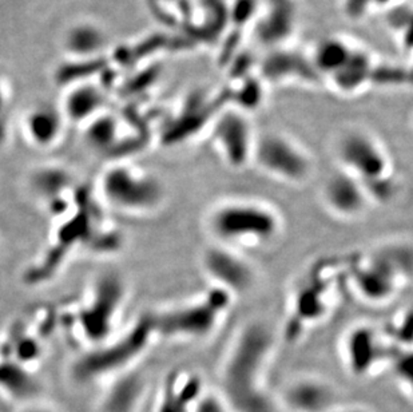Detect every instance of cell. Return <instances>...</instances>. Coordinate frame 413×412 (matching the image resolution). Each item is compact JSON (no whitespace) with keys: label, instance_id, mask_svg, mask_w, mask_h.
I'll return each mask as SVG.
<instances>
[{"label":"cell","instance_id":"cell-3","mask_svg":"<svg viewBox=\"0 0 413 412\" xmlns=\"http://www.w3.org/2000/svg\"><path fill=\"white\" fill-rule=\"evenodd\" d=\"M339 169L361 182L373 204L390 200L396 173L388 149L376 135L360 127L348 129L334 142Z\"/></svg>","mask_w":413,"mask_h":412},{"label":"cell","instance_id":"cell-11","mask_svg":"<svg viewBox=\"0 0 413 412\" xmlns=\"http://www.w3.org/2000/svg\"><path fill=\"white\" fill-rule=\"evenodd\" d=\"M210 137L213 147L225 165L236 170L251 165L257 134L242 111H222L213 121Z\"/></svg>","mask_w":413,"mask_h":412},{"label":"cell","instance_id":"cell-19","mask_svg":"<svg viewBox=\"0 0 413 412\" xmlns=\"http://www.w3.org/2000/svg\"><path fill=\"white\" fill-rule=\"evenodd\" d=\"M372 74V59L363 50H352L343 66L333 74L331 81L339 91L353 94L369 82Z\"/></svg>","mask_w":413,"mask_h":412},{"label":"cell","instance_id":"cell-12","mask_svg":"<svg viewBox=\"0 0 413 412\" xmlns=\"http://www.w3.org/2000/svg\"><path fill=\"white\" fill-rule=\"evenodd\" d=\"M397 350L384 338L381 329L369 324L348 329L341 341L344 363L354 376L369 375L380 365L390 363Z\"/></svg>","mask_w":413,"mask_h":412},{"label":"cell","instance_id":"cell-16","mask_svg":"<svg viewBox=\"0 0 413 412\" xmlns=\"http://www.w3.org/2000/svg\"><path fill=\"white\" fill-rule=\"evenodd\" d=\"M145 391V380L134 370L113 377L102 403L103 412H134Z\"/></svg>","mask_w":413,"mask_h":412},{"label":"cell","instance_id":"cell-15","mask_svg":"<svg viewBox=\"0 0 413 412\" xmlns=\"http://www.w3.org/2000/svg\"><path fill=\"white\" fill-rule=\"evenodd\" d=\"M64 117L62 110L51 106H36L30 110L23 121V132L31 145L48 149L60 141Z\"/></svg>","mask_w":413,"mask_h":412},{"label":"cell","instance_id":"cell-14","mask_svg":"<svg viewBox=\"0 0 413 412\" xmlns=\"http://www.w3.org/2000/svg\"><path fill=\"white\" fill-rule=\"evenodd\" d=\"M337 400L336 389L319 377H298L283 388V404L293 412H331Z\"/></svg>","mask_w":413,"mask_h":412},{"label":"cell","instance_id":"cell-4","mask_svg":"<svg viewBox=\"0 0 413 412\" xmlns=\"http://www.w3.org/2000/svg\"><path fill=\"white\" fill-rule=\"evenodd\" d=\"M411 270V245L390 243L354 260L346 275L351 288L363 302L384 305L392 302L409 282Z\"/></svg>","mask_w":413,"mask_h":412},{"label":"cell","instance_id":"cell-24","mask_svg":"<svg viewBox=\"0 0 413 412\" xmlns=\"http://www.w3.org/2000/svg\"><path fill=\"white\" fill-rule=\"evenodd\" d=\"M23 412H57L48 407H45V406H30L27 407Z\"/></svg>","mask_w":413,"mask_h":412},{"label":"cell","instance_id":"cell-1","mask_svg":"<svg viewBox=\"0 0 413 412\" xmlns=\"http://www.w3.org/2000/svg\"><path fill=\"white\" fill-rule=\"evenodd\" d=\"M277 347L272 326L249 320L238 328L220 367V388L225 404L234 412H274L266 374Z\"/></svg>","mask_w":413,"mask_h":412},{"label":"cell","instance_id":"cell-6","mask_svg":"<svg viewBox=\"0 0 413 412\" xmlns=\"http://www.w3.org/2000/svg\"><path fill=\"white\" fill-rule=\"evenodd\" d=\"M157 341L150 312H146L120 335L90 348L74 365V377L79 383H91L130 371Z\"/></svg>","mask_w":413,"mask_h":412},{"label":"cell","instance_id":"cell-2","mask_svg":"<svg viewBox=\"0 0 413 412\" xmlns=\"http://www.w3.org/2000/svg\"><path fill=\"white\" fill-rule=\"evenodd\" d=\"M213 243L238 251L272 245L283 231V214L259 200H226L213 206L205 219Z\"/></svg>","mask_w":413,"mask_h":412},{"label":"cell","instance_id":"cell-9","mask_svg":"<svg viewBox=\"0 0 413 412\" xmlns=\"http://www.w3.org/2000/svg\"><path fill=\"white\" fill-rule=\"evenodd\" d=\"M251 164L273 180L293 186L307 183L315 171L307 149L280 132L257 134Z\"/></svg>","mask_w":413,"mask_h":412},{"label":"cell","instance_id":"cell-22","mask_svg":"<svg viewBox=\"0 0 413 412\" xmlns=\"http://www.w3.org/2000/svg\"><path fill=\"white\" fill-rule=\"evenodd\" d=\"M384 338L390 341L392 345L411 350L412 345V311L411 308L402 309L400 314H396L395 317L387 324V328L381 329Z\"/></svg>","mask_w":413,"mask_h":412},{"label":"cell","instance_id":"cell-20","mask_svg":"<svg viewBox=\"0 0 413 412\" xmlns=\"http://www.w3.org/2000/svg\"><path fill=\"white\" fill-rule=\"evenodd\" d=\"M103 101L96 88L84 87L82 90H74L64 102L63 117L74 122H84L95 118V114L101 110Z\"/></svg>","mask_w":413,"mask_h":412},{"label":"cell","instance_id":"cell-10","mask_svg":"<svg viewBox=\"0 0 413 412\" xmlns=\"http://www.w3.org/2000/svg\"><path fill=\"white\" fill-rule=\"evenodd\" d=\"M200 267L210 288L233 300L250 293L259 281L257 268L248 256L222 244L212 243L202 251Z\"/></svg>","mask_w":413,"mask_h":412},{"label":"cell","instance_id":"cell-5","mask_svg":"<svg viewBox=\"0 0 413 412\" xmlns=\"http://www.w3.org/2000/svg\"><path fill=\"white\" fill-rule=\"evenodd\" d=\"M95 197L103 207L126 216H149L165 205L167 188L155 173L117 162L101 173Z\"/></svg>","mask_w":413,"mask_h":412},{"label":"cell","instance_id":"cell-7","mask_svg":"<svg viewBox=\"0 0 413 412\" xmlns=\"http://www.w3.org/2000/svg\"><path fill=\"white\" fill-rule=\"evenodd\" d=\"M233 302L229 294L209 287L198 297L150 311L157 339L179 343L208 339L222 324Z\"/></svg>","mask_w":413,"mask_h":412},{"label":"cell","instance_id":"cell-13","mask_svg":"<svg viewBox=\"0 0 413 412\" xmlns=\"http://www.w3.org/2000/svg\"><path fill=\"white\" fill-rule=\"evenodd\" d=\"M321 201L332 216L345 221L363 217L375 205L364 185L340 169L322 183Z\"/></svg>","mask_w":413,"mask_h":412},{"label":"cell","instance_id":"cell-23","mask_svg":"<svg viewBox=\"0 0 413 412\" xmlns=\"http://www.w3.org/2000/svg\"><path fill=\"white\" fill-rule=\"evenodd\" d=\"M89 139L91 145L98 149H105L111 146V142L115 141V123L108 118H103V121L95 120L90 123L89 127Z\"/></svg>","mask_w":413,"mask_h":412},{"label":"cell","instance_id":"cell-8","mask_svg":"<svg viewBox=\"0 0 413 412\" xmlns=\"http://www.w3.org/2000/svg\"><path fill=\"white\" fill-rule=\"evenodd\" d=\"M129 288L117 273H105L95 280L81 307L72 315L79 338L96 347L117 332L119 319L128 302Z\"/></svg>","mask_w":413,"mask_h":412},{"label":"cell","instance_id":"cell-18","mask_svg":"<svg viewBox=\"0 0 413 412\" xmlns=\"http://www.w3.org/2000/svg\"><path fill=\"white\" fill-rule=\"evenodd\" d=\"M329 293L328 282L305 280L293 296V316L305 323L319 321L329 309Z\"/></svg>","mask_w":413,"mask_h":412},{"label":"cell","instance_id":"cell-21","mask_svg":"<svg viewBox=\"0 0 413 412\" xmlns=\"http://www.w3.org/2000/svg\"><path fill=\"white\" fill-rule=\"evenodd\" d=\"M105 35L99 27L94 25H75L70 28L67 38H66V46L82 54H94L98 50L102 49Z\"/></svg>","mask_w":413,"mask_h":412},{"label":"cell","instance_id":"cell-17","mask_svg":"<svg viewBox=\"0 0 413 412\" xmlns=\"http://www.w3.org/2000/svg\"><path fill=\"white\" fill-rule=\"evenodd\" d=\"M39 383L30 368L0 355V392L12 400L30 401L39 394Z\"/></svg>","mask_w":413,"mask_h":412}]
</instances>
